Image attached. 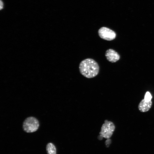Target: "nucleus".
<instances>
[{"label":"nucleus","instance_id":"8","mask_svg":"<svg viewBox=\"0 0 154 154\" xmlns=\"http://www.w3.org/2000/svg\"><path fill=\"white\" fill-rule=\"evenodd\" d=\"M152 96L150 93L147 92L145 96L144 99L146 102H149L151 101Z\"/></svg>","mask_w":154,"mask_h":154},{"label":"nucleus","instance_id":"2","mask_svg":"<svg viewBox=\"0 0 154 154\" xmlns=\"http://www.w3.org/2000/svg\"><path fill=\"white\" fill-rule=\"evenodd\" d=\"M39 125L38 120L33 117L27 118L24 121L23 127L24 130L27 133H32L36 131Z\"/></svg>","mask_w":154,"mask_h":154},{"label":"nucleus","instance_id":"5","mask_svg":"<svg viewBox=\"0 0 154 154\" xmlns=\"http://www.w3.org/2000/svg\"><path fill=\"white\" fill-rule=\"evenodd\" d=\"M105 56L107 59L112 62H115L120 58L119 54L115 50L111 49H109L106 51Z\"/></svg>","mask_w":154,"mask_h":154},{"label":"nucleus","instance_id":"6","mask_svg":"<svg viewBox=\"0 0 154 154\" xmlns=\"http://www.w3.org/2000/svg\"><path fill=\"white\" fill-rule=\"evenodd\" d=\"M152 105L151 101L146 102L144 99L142 100L139 104L138 108L141 112H145L148 111L151 108Z\"/></svg>","mask_w":154,"mask_h":154},{"label":"nucleus","instance_id":"3","mask_svg":"<svg viewBox=\"0 0 154 154\" xmlns=\"http://www.w3.org/2000/svg\"><path fill=\"white\" fill-rule=\"evenodd\" d=\"M115 127L114 124L112 122L106 120L104 123L102 125L100 133V137L109 139L112 135L114 131Z\"/></svg>","mask_w":154,"mask_h":154},{"label":"nucleus","instance_id":"7","mask_svg":"<svg viewBox=\"0 0 154 154\" xmlns=\"http://www.w3.org/2000/svg\"><path fill=\"white\" fill-rule=\"evenodd\" d=\"M46 150L47 154H56V149L54 145L50 143L46 146Z\"/></svg>","mask_w":154,"mask_h":154},{"label":"nucleus","instance_id":"4","mask_svg":"<svg viewBox=\"0 0 154 154\" xmlns=\"http://www.w3.org/2000/svg\"><path fill=\"white\" fill-rule=\"evenodd\" d=\"M99 37L102 38L108 41L114 39L116 36V33L113 30L106 27L101 28L98 31Z\"/></svg>","mask_w":154,"mask_h":154},{"label":"nucleus","instance_id":"1","mask_svg":"<svg viewBox=\"0 0 154 154\" xmlns=\"http://www.w3.org/2000/svg\"><path fill=\"white\" fill-rule=\"evenodd\" d=\"M80 73L87 78H94L98 74L99 67L98 63L94 59L87 58L82 61L79 66Z\"/></svg>","mask_w":154,"mask_h":154},{"label":"nucleus","instance_id":"9","mask_svg":"<svg viewBox=\"0 0 154 154\" xmlns=\"http://www.w3.org/2000/svg\"><path fill=\"white\" fill-rule=\"evenodd\" d=\"M0 10H1L3 8V2L1 0H0Z\"/></svg>","mask_w":154,"mask_h":154}]
</instances>
